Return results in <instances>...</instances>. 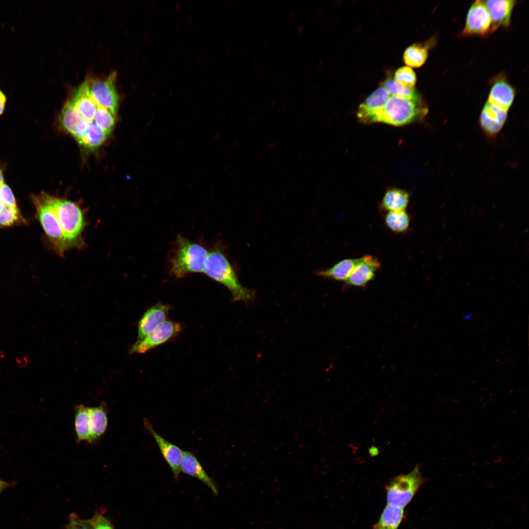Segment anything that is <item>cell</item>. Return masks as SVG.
<instances>
[{
  "label": "cell",
  "mask_w": 529,
  "mask_h": 529,
  "mask_svg": "<svg viewBox=\"0 0 529 529\" xmlns=\"http://www.w3.org/2000/svg\"><path fill=\"white\" fill-rule=\"evenodd\" d=\"M16 484V482L15 481L7 482L0 479V494L4 490L13 487Z\"/></svg>",
  "instance_id": "cell-31"
},
{
  "label": "cell",
  "mask_w": 529,
  "mask_h": 529,
  "mask_svg": "<svg viewBox=\"0 0 529 529\" xmlns=\"http://www.w3.org/2000/svg\"><path fill=\"white\" fill-rule=\"evenodd\" d=\"M0 197L5 205L18 208L16 199L10 188L5 184L0 186Z\"/></svg>",
  "instance_id": "cell-29"
},
{
  "label": "cell",
  "mask_w": 529,
  "mask_h": 529,
  "mask_svg": "<svg viewBox=\"0 0 529 529\" xmlns=\"http://www.w3.org/2000/svg\"><path fill=\"white\" fill-rule=\"evenodd\" d=\"M144 428L154 438L166 461L170 467L175 480L180 476L183 451L160 435L148 418L144 420Z\"/></svg>",
  "instance_id": "cell-9"
},
{
  "label": "cell",
  "mask_w": 529,
  "mask_h": 529,
  "mask_svg": "<svg viewBox=\"0 0 529 529\" xmlns=\"http://www.w3.org/2000/svg\"><path fill=\"white\" fill-rule=\"evenodd\" d=\"M117 76V72L113 71L105 78L85 79L88 92L96 103L115 114H117L119 100L116 86Z\"/></svg>",
  "instance_id": "cell-7"
},
{
  "label": "cell",
  "mask_w": 529,
  "mask_h": 529,
  "mask_svg": "<svg viewBox=\"0 0 529 529\" xmlns=\"http://www.w3.org/2000/svg\"><path fill=\"white\" fill-rule=\"evenodd\" d=\"M491 31V21L484 1L476 0L469 9L463 35H485Z\"/></svg>",
  "instance_id": "cell-10"
},
{
  "label": "cell",
  "mask_w": 529,
  "mask_h": 529,
  "mask_svg": "<svg viewBox=\"0 0 529 529\" xmlns=\"http://www.w3.org/2000/svg\"><path fill=\"white\" fill-rule=\"evenodd\" d=\"M409 200V192L404 190L392 188L385 194L381 207L387 212L405 211Z\"/></svg>",
  "instance_id": "cell-21"
},
{
  "label": "cell",
  "mask_w": 529,
  "mask_h": 529,
  "mask_svg": "<svg viewBox=\"0 0 529 529\" xmlns=\"http://www.w3.org/2000/svg\"><path fill=\"white\" fill-rule=\"evenodd\" d=\"M182 330L180 323L166 320L138 343H134L130 353L144 354L172 340Z\"/></svg>",
  "instance_id": "cell-8"
},
{
  "label": "cell",
  "mask_w": 529,
  "mask_h": 529,
  "mask_svg": "<svg viewBox=\"0 0 529 529\" xmlns=\"http://www.w3.org/2000/svg\"><path fill=\"white\" fill-rule=\"evenodd\" d=\"M425 481L419 465L410 473L396 477L386 487L387 504L404 508Z\"/></svg>",
  "instance_id": "cell-6"
},
{
  "label": "cell",
  "mask_w": 529,
  "mask_h": 529,
  "mask_svg": "<svg viewBox=\"0 0 529 529\" xmlns=\"http://www.w3.org/2000/svg\"><path fill=\"white\" fill-rule=\"evenodd\" d=\"M515 2V1L513 0L484 1L491 21V31L499 27H506L509 24Z\"/></svg>",
  "instance_id": "cell-14"
},
{
  "label": "cell",
  "mask_w": 529,
  "mask_h": 529,
  "mask_svg": "<svg viewBox=\"0 0 529 529\" xmlns=\"http://www.w3.org/2000/svg\"><path fill=\"white\" fill-rule=\"evenodd\" d=\"M363 258L344 259L328 269L316 271L315 274L325 279L345 282Z\"/></svg>",
  "instance_id": "cell-16"
},
{
  "label": "cell",
  "mask_w": 529,
  "mask_h": 529,
  "mask_svg": "<svg viewBox=\"0 0 529 529\" xmlns=\"http://www.w3.org/2000/svg\"><path fill=\"white\" fill-rule=\"evenodd\" d=\"M391 95L408 97H416L420 95L415 88H408L398 84L393 77H389L383 83L382 86Z\"/></svg>",
  "instance_id": "cell-25"
},
{
  "label": "cell",
  "mask_w": 529,
  "mask_h": 529,
  "mask_svg": "<svg viewBox=\"0 0 529 529\" xmlns=\"http://www.w3.org/2000/svg\"><path fill=\"white\" fill-rule=\"evenodd\" d=\"M394 80L399 85L408 88H414L416 76L414 72L409 67H402L395 73Z\"/></svg>",
  "instance_id": "cell-26"
},
{
  "label": "cell",
  "mask_w": 529,
  "mask_h": 529,
  "mask_svg": "<svg viewBox=\"0 0 529 529\" xmlns=\"http://www.w3.org/2000/svg\"><path fill=\"white\" fill-rule=\"evenodd\" d=\"M92 444L96 443L105 433L108 424V409L105 403L90 408Z\"/></svg>",
  "instance_id": "cell-19"
},
{
  "label": "cell",
  "mask_w": 529,
  "mask_h": 529,
  "mask_svg": "<svg viewBox=\"0 0 529 529\" xmlns=\"http://www.w3.org/2000/svg\"><path fill=\"white\" fill-rule=\"evenodd\" d=\"M473 316V314L472 313H462L461 317L465 320H469L472 318Z\"/></svg>",
  "instance_id": "cell-33"
},
{
  "label": "cell",
  "mask_w": 529,
  "mask_h": 529,
  "mask_svg": "<svg viewBox=\"0 0 529 529\" xmlns=\"http://www.w3.org/2000/svg\"><path fill=\"white\" fill-rule=\"evenodd\" d=\"M507 112L487 101L479 120L482 130L487 136L493 138L497 135L505 122Z\"/></svg>",
  "instance_id": "cell-12"
},
{
  "label": "cell",
  "mask_w": 529,
  "mask_h": 529,
  "mask_svg": "<svg viewBox=\"0 0 529 529\" xmlns=\"http://www.w3.org/2000/svg\"><path fill=\"white\" fill-rule=\"evenodd\" d=\"M428 112L427 105L421 96L408 97L390 95L384 104L369 117L365 124L382 122L402 126L422 120Z\"/></svg>",
  "instance_id": "cell-1"
},
{
  "label": "cell",
  "mask_w": 529,
  "mask_h": 529,
  "mask_svg": "<svg viewBox=\"0 0 529 529\" xmlns=\"http://www.w3.org/2000/svg\"><path fill=\"white\" fill-rule=\"evenodd\" d=\"M24 221V219L18 208H14L4 205L3 210L0 213V227L10 226Z\"/></svg>",
  "instance_id": "cell-27"
},
{
  "label": "cell",
  "mask_w": 529,
  "mask_h": 529,
  "mask_svg": "<svg viewBox=\"0 0 529 529\" xmlns=\"http://www.w3.org/2000/svg\"><path fill=\"white\" fill-rule=\"evenodd\" d=\"M90 519L93 529H115L111 522L101 513H96Z\"/></svg>",
  "instance_id": "cell-30"
},
{
  "label": "cell",
  "mask_w": 529,
  "mask_h": 529,
  "mask_svg": "<svg viewBox=\"0 0 529 529\" xmlns=\"http://www.w3.org/2000/svg\"><path fill=\"white\" fill-rule=\"evenodd\" d=\"M4 184V178L2 174V172L0 169V186Z\"/></svg>",
  "instance_id": "cell-34"
},
{
  "label": "cell",
  "mask_w": 529,
  "mask_h": 529,
  "mask_svg": "<svg viewBox=\"0 0 529 529\" xmlns=\"http://www.w3.org/2000/svg\"><path fill=\"white\" fill-rule=\"evenodd\" d=\"M4 207V204L0 197V213L2 212Z\"/></svg>",
  "instance_id": "cell-35"
},
{
  "label": "cell",
  "mask_w": 529,
  "mask_h": 529,
  "mask_svg": "<svg viewBox=\"0 0 529 529\" xmlns=\"http://www.w3.org/2000/svg\"><path fill=\"white\" fill-rule=\"evenodd\" d=\"M203 273L225 286L230 292L234 302L243 301L248 303L255 298V291L240 283L231 264L219 248L209 252Z\"/></svg>",
  "instance_id": "cell-2"
},
{
  "label": "cell",
  "mask_w": 529,
  "mask_h": 529,
  "mask_svg": "<svg viewBox=\"0 0 529 529\" xmlns=\"http://www.w3.org/2000/svg\"><path fill=\"white\" fill-rule=\"evenodd\" d=\"M6 102V96L0 90V115L3 113Z\"/></svg>",
  "instance_id": "cell-32"
},
{
  "label": "cell",
  "mask_w": 529,
  "mask_h": 529,
  "mask_svg": "<svg viewBox=\"0 0 529 529\" xmlns=\"http://www.w3.org/2000/svg\"><path fill=\"white\" fill-rule=\"evenodd\" d=\"M74 429L76 442H87L92 444L90 408L82 404L74 408Z\"/></svg>",
  "instance_id": "cell-20"
},
{
  "label": "cell",
  "mask_w": 529,
  "mask_h": 529,
  "mask_svg": "<svg viewBox=\"0 0 529 529\" xmlns=\"http://www.w3.org/2000/svg\"><path fill=\"white\" fill-rule=\"evenodd\" d=\"M209 252L203 246L178 235L170 259V272L177 278L203 273Z\"/></svg>",
  "instance_id": "cell-3"
},
{
  "label": "cell",
  "mask_w": 529,
  "mask_h": 529,
  "mask_svg": "<svg viewBox=\"0 0 529 529\" xmlns=\"http://www.w3.org/2000/svg\"><path fill=\"white\" fill-rule=\"evenodd\" d=\"M54 202L67 250L82 248L85 243L82 233L87 224L82 209L74 202L64 198L54 196Z\"/></svg>",
  "instance_id": "cell-4"
},
{
  "label": "cell",
  "mask_w": 529,
  "mask_h": 529,
  "mask_svg": "<svg viewBox=\"0 0 529 529\" xmlns=\"http://www.w3.org/2000/svg\"><path fill=\"white\" fill-rule=\"evenodd\" d=\"M403 508L387 504L373 529H397L403 519Z\"/></svg>",
  "instance_id": "cell-22"
},
{
  "label": "cell",
  "mask_w": 529,
  "mask_h": 529,
  "mask_svg": "<svg viewBox=\"0 0 529 529\" xmlns=\"http://www.w3.org/2000/svg\"><path fill=\"white\" fill-rule=\"evenodd\" d=\"M54 196L45 192L34 196L37 216L55 252L61 256L67 251L63 231L56 214Z\"/></svg>",
  "instance_id": "cell-5"
},
{
  "label": "cell",
  "mask_w": 529,
  "mask_h": 529,
  "mask_svg": "<svg viewBox=\"0 0 529 529\" xmlns=\"http://www.w3.org/2000/svg\"><path fill=\"white\" fill-rule=\"evenodd\" d=\"M181 471L200 480L206 484L215 495L218 494L217 488L214 481L206 472L192 453L183 451Z\"/></svg>",
  "instance_id": "cell-15"
},
{
  "label": "cell",
  "mask_w": 529,
  "mask_h": 529,
  "mask_svg": "<svg viewBox=\"0 0 529 529\" xmlns=\"http://www.w3.org/2000/svg\"><path fill=\"white\" fill-rule=\"evenodd\" d=\"M410 222V217L405 211L388 212L385 217V223L391 231L402 233L407 230Z\"/></svg>",
  "instance_id": "cell-24"
},
{
  "label": "cell",
  "mask_w": 529,
  "mask_h": 529,
  "mask_svg": "<svg viewBox=\"0 0 529 529\" xmlns=\"http://www.w3.org/2000/svg\"><path fill=\"white\" fill-rule=\"evenodd\" d=\"M171 308L170 305L158 303L148 309L139 320L138 336L135 343H138L167 320Z\"/></svg>",
  "instance_id": "cell-11"
},
{
  "label": "cell",
  "mask_w": 529,
  "mask_h": 529,
  "mask_svg": "<svg viewBox=\"0 0 529 529\" xmlns=\"http://www.w3.org/2000/svg\"><path fill=\"white\" fill-rule=\"evenodd\" d=\"M66 529H93V525L90 519H82L75 513H72L69 516Z\"/></svg>",
  "instance_id": "cell-28"
},
{
  "label": "cell",
  "mask_w": 529,
  "mask_h": 529,
  "mask_svg": "<svg viewBox=\"0 0 529 529\" xmlns=\"http://www.w3.org/2000/svg\"><path fill=\"white\" fill-rule=\"evenodd\" d=\"M389 96L383 86L375 90L360 105L357 113L359 120L365 124L369 117L384 104Z\"/></svg>",
  "instance_id": "cell-17"
},
{
  "label": "cell",
  "mask_w": 529,
  "mask_h": 529,
  "mask_svg": "<svg viewBox=\"0 0 529 529\" xmlns=\"http://www.w3.org/2000/svg\"><path fill=\"white\" fill-rule=\"evenodd\" d=\"M360 263L345 281L348 286L365 287L372 280L381 267L378 259L371 255H364Z\"/></svg>",
  "instance_id": "cell-13"
},
{
  "label": "cell",
  "mask_w": 529,
  "mask_h": 529,
  "mask_svg": "<svg viewBox=\"0 0 529 529\" xmlns=\"http://www.w3.org/2000/svg\"><path fill=\"white\" fill-rule=\"evenodd\" d=\"M515 96L513 88L505 80L497 81L491 88L487 101L507 111Z\"/></svg>",
  "instance_id": "cell-18"
},
{
  "label": "cell",
  "mask_w": 529,
  "mask_h": 529,
  "mask_svg": "<svg viewBox=\"0 0 529 529\" xmlns=\"http://www.w3.org/2000/svg\"><path fill=\"white\" fill-rule=\"evenodd\" d=\"M428 47L420 44H414L409 47L404 53V61L408 66L419 68L422 66L428 57Z\"/></svg>",
  "instance_id": "cell-23"
}]
</instances>
